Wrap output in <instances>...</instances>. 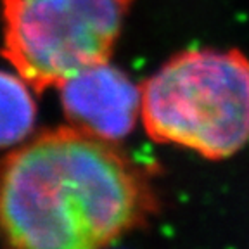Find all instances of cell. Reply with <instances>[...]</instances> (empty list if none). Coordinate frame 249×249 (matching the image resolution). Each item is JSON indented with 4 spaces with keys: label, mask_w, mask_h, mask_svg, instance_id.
Wrapping results in <instances>:
<instances>
[{
    "label": "cell",
    "mask_w": 249,
    "mask_h": 249,
    "mask_svg": "<svg viewBox=\"0 0 249 249\" xmlns=\"http://www.w3.org/2000/svg\"><path fill=\"white\" fill-rule=\"evenodd\" d=\"M36 121L33 87L16 71L0 70V149L30 139Z\"/></svg>",
    "instance_id": "obj_5"
},
{
    "label": "cell",
    "mask_w": 249,
    "mask_h": 249,
    "mask_svg": "<svg viewBox=\"0 0 249 249\" xmlns=\"http://www.w3.org/2000/svg\"><path fill=\"white\" fill-rule=\"evenodd\" d=\"M55 89L70 126L97 139L118 142L140 118V87L109 61L76 71Z\"/></svg>",
    "instance_id": "obj_4"
},
{
    "label": "cell",
    "mask_w": 249,
    "mask_h": 249,
    "mask_svg": "<svg viewBox=\"0 0 249 249\" xmlns=\"http://www.w3.org/2000/svg\"><path fill=\"white\" fill-rule=\"evenodd\" d=\"M140 120L156 142L223 160L249 142V59L239 51L192 49L140 87Z\"/></svg>",
    "instance_id": "obj_2"
},
{
    "label": "cell",
    "mask_w": 249,
    "mask_h": 249,
    "mask_svg": "<svg viewBox=\"0 0 249 249\" xmlns=\"http://www.w3.org/2000/svg\"><path fill=\"white\" fill-rule=\"evenodd\" d=\"M154 210L144 171L114 142L70 124L24 140L0 163V241L9 246L102 248Z\"/></svg>",
    "instance_id": "obj_1"
},
{
    "label": "cell",
    "mask_w": 249,
    "mask_h": 249,
    "mask_svg": "<svg viewBox=\"0 0 249 249\" xmlns=\"http://www.w3.org/2000/svg\"><path fill=\"white\" fill-rule=\"evenodd\" d=\"M133 0H4L2 52L35 92L109 61Z\"/></svg>",
    "instance_id": "obj_3"
}]
</instances>
